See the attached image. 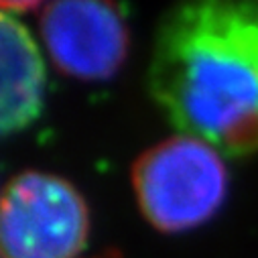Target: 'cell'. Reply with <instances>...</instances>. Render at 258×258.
Masks as SVG:
<instances>
[{
  "instance_id": "6da1fadb",
  "label": "cell",
  "mask_w": 258,
  "mask_h": 258,
  "mask_svg": "<svg viewBox=\"0 0 258 258\" xmlns=\"http://www.w3.org/2000/svg\"><path fill=\"white\" fill-rule=\"evenodd\" d=\"M155 104L181 135L222 155L258 153V0H181L149 66Z\"/></svg>"
},
{
  "instance_id": "7a4b0ae2",
  "label": "cell",
  "mask_w": 258,
  "mask_h": 258,
  "mask_svg": "<svg viewBox=\"0 0 258 258\" xmlns=\"http://www.w3.org/2000/svg\"><path fill=\"white\" fill-rule=\"evenodd\" d=\"M133 189L139 210L155 230L181 234L220 212L228 196V171L218 149L177 135L137 159Z\"/></svg>"
},
{
  "instance_id": "3957f363",
  "label": "cell",
  "mask_w": 258,
  "mask_h": 258,
  "mask_svg": "<svg viewBox=\"0 0 258 258\" xmlns=\"http://www.w3.org/2000/svg\"><path fill=\"white\" fill-rule=\"evenodd\" d=\"M88 236V204L59 175L27 171L0 193V258H76Z\"/></svg>"
},
{
  "instance_id": "277c9868",
  "label": "cell",
  "mask_w": 258,
  "mask_h": 258,
  "mask_svg": "<svg viewBox=\"0 0 258 258\" xmlns=\"http://www.w3.org/2000/svg\"><path fill=\"white\" fill-rule=\"evenodd\" d=\"M41 37L53 66L84 82L114 78L131 47L116 0H51L41 15Z\"/></svg>"
},
{
  "instance_id": "5b68a950",
  "label": "cell",
  "mask_w": 258,
  "mask_h": 258,
  "mask_svg": "<svg viewBox=\"0 0 258 258\" xmlns=\"http://www.w3.org/2000/svg\"><path fill=\"white\" fill-rule=\"evenodd\" d=\"M47 76L31 33L0 11V137L33 124L45 104Z\"/></svg>"
},
{
  "instance_id": "8992f818",
  "label": "cell",
  "mask_w": 258,
  "mask_h": 258,
  "mask_svg": "<svg viewBox=\"0 0 258 258\" xmlns=\"http://www.w3.org/2000/svg\"><path fill=\"white\" fill-rule=\"evenodd\" d=\"M43 0H0V11H31Z\"/></svg>"
}]
</instances>
